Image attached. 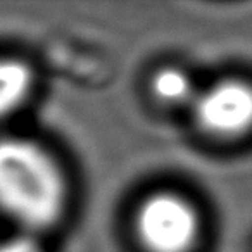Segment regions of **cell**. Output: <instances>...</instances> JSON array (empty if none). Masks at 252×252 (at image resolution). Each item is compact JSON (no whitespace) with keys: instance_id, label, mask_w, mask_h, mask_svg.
Here are the masks:
<instances>
[{"instance_id":"obj_5","label":"cell","mask_w":252,"mask_h":252,"mask_svg":"<svg viewBox=\"0 0 252 252\" xmlns=\"http://www.w3.org/2000/svg\"><path fill=\"white\" fill-rule=\"evenodd\" d=\"M152 92L156 98L169 105L193 102L197 95L190 74L180 67H162L158 71L152 78Z\"/></svg>"},{"instance_id":"obj_6","label":"cell","mask_w":252,"mask_h":252,"mask_svg":"<svg viewBox=\"0 0 252 252\" xmlns=\"http://www.w3.org/2000/svg\"><path fill=\"white\" fill-rule=\"evenodd\" d=\"M0 252H45V249L32 233H23L2 242Z\"/></svg>"},{"instance_id":"obj_2","label":"cell","mask_w":252,"mask_h":252,"mask_svg":"<svg viewBox=\"0 0 252 252\" xmlns=\"http://www.w3.org/2000/svg\"><path fill=\"white\" fill-rule=\"evenodd\" d=\"M135 230L147 252H190L200 237V218L185 197L158 192L140 204Z\"/></svg>"},{"instance_id":"obj_4","label":"cell","mask_w":252,"mask_h":252,"mask_svg":"<svg viewBox=\"0 0 252 252\" xmlns=\"http://www.w3.org/2000/svg\"><path fill=\"white\" fill-rule=\"evenodd\" d=\"M33 87L32 69L18 59H0V119L16 112Z\"/></svg>"},{"instance_id":"obj_3","label":"cell","mask_w":252,"mask_h":252,"mask_svg":"<svg viewBox=\"0 0 252 252\" xmlns=\"http://www.w3.org/2000/svg\"><path fill=\"white\" fill-rule=\"evenodd\" d=\"M197 126L214 138H238L252 130V85L223 80L193 98Z\"/></svg>"},{"instance_id":"obj_1","label":"cell","mask_w":252,"mask_h":252,"mask_svg":"<svg viewBox=\"0 0 252 252\" xmlns=\"http://www.w3.org/2000/svg\"><path fill=\"white\" fill-rule=\"evenodd\" d=\"M64 207L66 182L52 156L26 138H0V209L26 230H42Z\"/></svg>"}]
</instances>
